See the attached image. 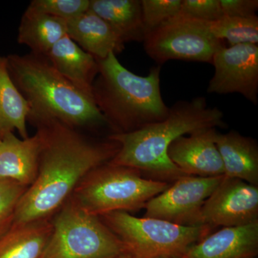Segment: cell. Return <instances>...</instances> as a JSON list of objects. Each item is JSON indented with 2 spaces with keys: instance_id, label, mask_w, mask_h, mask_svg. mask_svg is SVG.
Returning a JSON list of instances; mask_svg holds the SVG:
<instances>
[{
  "instance_id": "cell-8",
  "label": "cell",
  "mask_w": 258,
  "mask_h": 258,
  "mask_svg": "<svg viewBox=\"0 0 258 258\" xmlns=\"http://www.w3.org/2000/svg\"><path fill=\"white\" fill-rule=\"evenodd\" d=\"M144 50L159 66L169 60L210 62L225 42L212 35L208 23L176 15L145 35Z\"/></svg>"
},
{
  "instance_id": "cell-27",
  "label": "cell",
  "mask_w": 258,
  "mask_h": 258,
  "mask_svg": "<svg viewBox=\"0 0 258 258\" xmlns=\"http://www.w3.org/2000/svg\"><path fill=\"white\" fill-rule=\"evenodd\" d=\"M224 16L249 18L255 16L257 0H220Z\"/></svg>"
},
{
  "instance_id": "cell-3",
  "label": "cell",
  "mask_w": 258,
  "mask_h": 258,
  "mask_svg": "<svg viewBox=\"0 0 258 258\" xmlns=\"http://www.w3.org/2000/svg\"><path fill=\"white\" fill-rule=\"evenodd\" d=\"M97 61L92 96L113 134L130 133L166 118L169 107L161 96V66L141 76L125 69L114 53Z\"/></svg>"
},
{
  "instance_id": "cell-12",
  "label": "cell",
  "mask_w": 258,
  "mask_h": 258,
  "mask_svg": "<svg viewBox=\"0 0 258 258\" xmlns=\"http://www.w3.org/2000/svg\"><path fill=\"white\" fill-rule=\"evenodd\" d=\"M217 128L205 129L182 136L171 143L167 155L186 175L212 177L225 175L217 147Z\"/></svg>"
},
{
  "instance_id": "cell-9",
  "label": "cell",
  "mask_w": 258,
  "mask_h": 258,
  "mask_svg": "<svg viewBox=\"0 0 258 258\" xmlns=\"http://www.w3.org/2000/svg\"><path fill=\"white\" fill-rule=\"evenodd\" d=\"M224 176H180L146 204L145 217L183 226H201L204 203Z\"/></svg>"
},
{
  "instance_id": "cell-30",
  "label": "cell",
  "mask_w": 258,
  "mask_h": 258,
  "mask_svg": "<svg viewBox=\"0 0 258 258\" xmlns=\"http://www.w3.org/2000/svg\"><path fill=\"white\" fill-rule=\"evenodd\" d=\"M0 142H1V139H0Z\"/></svg>"
},
{
  "instance_id": "cell-18",
  "label": "cell",
  "mask_w": 258,
  "mask_h": 258,
  "mask_svg": "<svg viewBox=\"0 0 258 258\" xmlns=\"http://www.w3.org/2000/svg\"><path fill=\"white\" fill-rule=\"evenodd\" d=\"M88 10L104 20L125 44L144 42L141 0H90Z\"/></svg>"
},
{
  "instance_id": "cell-15",
  "label": "cell",
  "mask_w": 258,
  "mask_h": 258,
  "mask_svg": "<svg viewBox=\"0 0 258 258\" xmlns=\"http://www.w3.org/2000/svg\"><path fill=\"white\" fill-rule=\"evenodd\" d=\"M45 56L61 76L93 98V85L98 74V61L93 55L66 35Z\"/></svg>"
},
{
  "instance_id": "cell-23",
  "label": "cell",
  "mask_w": 258,
  "mask_h": 258,
  "mask_svg": "<svg viewBox=\"0 0 258 258\" xmlns=\"http://www.w3.org/2000/svg\"><path fill=\"white\" fill-rule=\"evenodd\" d=\"M182 0H141L145 35L179 14Z\"/></svg>"
},
{
  "instance_id": "cell-19",
  "label": "cell",
  "mask_w": 258,
  "mask_h": 258,
  "mask_svg": "<svg viewBox=\"0 0 258 258\" xmlns=\"http://www.w3.org/2000/svg\"><path fill=\"white\" fill-rule=\"evenodd\" d=\"M52 231L50 218L12 226L0 238V258H43Z\"/></svg>"
},
{
  "instance_id": "cell-11",
  "label": "cell",
  "mask_w": 258,
  "mask_h": 258,
  "mask_svg": "<svg viewBox=\"0 0 258 258\" xmlns=\"http://www.w3.org/2000/svg\"><path fill=\"white\" fill-rule=\"evenodd\" d=\"M201 222L211 229L258 222V186L224 176L204 203Z\"/></svg>"
},
{
  "instance_id": "cell-2",
  "label": "cell",
  "mask_w": 258,
  "mask_h": 258,
  "mask_svg": "<svg viewBox=\"0 0 258 258\" xmlns=\"http://www.w3.org/2000/svg\"><path fill=\"white\" fill-rule=\"evenodd\" d=\"M224 114L217 107L208 106L205 97L180 101L169 108L161 121L126 134H112L108 138L120 148L110 161L147 173L159 181H175L186 175L169 159L167 150L176 139L205 129L225 125Z\"/></svg>"
},
{
  "instance_id": "cell-10",
  "label": "cell",
  "mask_w": 258,
  "mask_h": 258,
  "mask_svg": "<svg viewBox=\"0 0 258 258\" xmlns=\"http://www.w3.org/2000/svg\"><path fill=\"white\" fill-rule=\"evenodd\" d=\"M212 64L215 74L209 82L208 93H240L255 106L257 104V45L222 47L215 52Z\"/></svg>"
},
{
  "instance_id": "cell-26",
  "label": "cell",
  "mask_w": 258,
  "mask_h": 258,
  "mask_svg": "<svg viewBox=\"0 0 258 258\" xmlns=\"http://www.w3.org/2000/svg\"><path fill=\"white\" fill-rule=\"evenodd\" d=\"M177 15L206 23L217 21L224 16L220 0H182Z\"/></svg>"
},
{
  "instance_id": "cell-25",
  "label": "cell",
  "mask_w": 258,
  "mask_h": 258,
  "mask_svg": "<svg viewBox=\"0 0 258 258\" xmlns=\"http://www.w3.org/2000/svg\"><path fill=\"white\" fill-rule=\"evenodd\" d=\"M90 0H32L29 7L68 22L89 10Z\"/></svg>"
},
{
  "instance_id": "cell-7",
  "label": "cell",
  "mask_w": 258,
  "mask_h": 258,
  "mask_svg": "<svg viewBox=\"0 0 258 258\" xmlns=\"http://www.w3.org/2000/svg\"><path fill=\"white\" fill-rule=\"evenodd\" d=\"M52 222L43 258H115L127 252L99 217L83 211L70 200Z\"/></svg>"
},
{
  "instance_id": "cell-4",
  "label": "cell",
  "mask_w": 258,
  "mask_h": 258,
  "mask_svg": "<svg viewBox=\"0 0 258 258\" xmlns=\"http://www.w3.org/2000/svg\"><path fill=\"white\" fill-rule=\"evenodd\" d=\"M13 82L28 101V118L51 117L75 128L108 126L91 96L61 76L46 56H6Z\"/></svg>"
},
{
  "instance_id": "cell-16",
  "label": "cell",
  "mask_w": 258,
  "mask_h": 258,
  "mask_svg": "<svg viewBox=\"0 0 258 258\" xmlns=\"http://www.w3.org/2000/svg\"><path fill=\"white\" fill-rule=\"evenodd\" d=\"M67 35L96 60L111 53H120L125 43L113 29L99 16L88 10L67 22Z\"/></svg>"
},
{
  "instance_id": "cell-24",
  "label": "cell",
  "mask_w": 258,
  "mask_h": 258,
  "mask_svg": "<svg viewBox=\"0 0 258 258\" xmlns=\"http://www.w3.org/2000/svg\"><path fill=\"white\" fill-rule=\"evenodd\" d=\"M28 188L12 180H0V238L13 226L17 206Z\"/></svg>"
},
{
  "instance_id": "cell-21",
  "label": "cell",
  "mask_w": 258,
  "mask_h": 258,
  "mask_svg": "<svg viewBox=\"0 0 258 258\" xmlns=\"http://www.w3.org/2000/svg\"><path fill=\"white\" fill-rule=\"evenodd\" d=\"M29 112L28 101L10 76L6 56L0 55V139L15 130L22 139L28 138Z\"/></svg>"
},
{
  "instance_id": "cell-13",
  "label": "cell",
  "mask_w": 258,
  "mask_h": 258,
  "mask_svg": "<svg viewBox=\"0 0 258 258\" xmlns=\"http://www.w3.org/2000/svg\"><path fill=\"white\" fill-rule=\"evenodd\" d=\"M258 252V222L222 227L193 244L186 258H255Z\"/></svg>"
},
{
  "instance_id": "cell-1",
  "label": "cell",
  "mask_w": 258,
  "mask_h": 258,
  "mask_svg": "<svg viewBox=\"0 0 258 258\" xmlns=\"http://www.w3.org/2000/svg\"><path fill=\"white\" fill-rule=\"evenodd\" d=\"M28 121L41 136L42 149L36 179L19 201L13 226L50 218L71 198L81 180L110 162L120 148L108 137L97 140L51 117Z\"/></svg>"
},
{
  "instance_id": "cell-17",
  "label": "cell",
  "mask_w": 258,
  "mask_h": 258,
  "mask_svg": "<svg viewBox=\"0 0 258 258\" xmlns=\"http://www.w3.org/2000/svg\"><path fill=\"white\" fill-rule=\"evenodd\" d=\"M216 144L225 175L258 186V147L253 139L235 131L217 133Z\"/></svg>"
},
{
  "instance_id": "cell-20",
  "label": "cell",
  "mask_w": 258,
  "mask_h": 258,
  "mask_svg": "<svg viewBox=\"0 0 258 258\" xmlns=\"http://www.w3.org/2000/svg\"><path fill=\"white\" fill-rule=\"evenodd\" d=\"M67 35V22L28 7L18 28V42L32 53L46 55Z\"/></svg>"
},
{
  "instance_id": "cell-6",
  "label": "cell",
  "mask_w": 258,
  "mask_h": 258,
  "mask_svg": "<svg viewBox=\"0 0 258 258\" xmlns=\"http://www.w3.org/2000/svg\"><path fill=\"white\" fill-rule=\"evenodd\" d=\"M99 217L121 241L126 252L137 258L184 255L211 230L206 225H179L160 219L134 217L126 212Z\"/></svg>"
},
{
  "instance_id": "cell-5",
  "label": "cell",
  "mask_w": 258,
  "mask_h": 258,
  "mask_svg": "<svg viewBox=\"0 0 258 258\" xmlns=\"http://www.w3.org/2000/svg\"><path fill=\"white\" fill-rule=\"evenodd\" d=\"M165 181L146 179L137 169L98 166L85 176L69 199L83 211L101 217L113 212L135 211L169 186Z\"/></svg>"
},
{
  "instance_id": "cell-28",
  "label": "cell",
  "mask_w": 258,
  "mask_h": 258,
  "mask_svg": "<svg viewBox=\"0 0 258 258\" xmlns=\"http://www.w3.org/2000/svg\"><path fill=\"white\" fill-rule=\"evenodd\" d=\"M115 258H137V257H135V256H134L133 254L128 253V252H126V253L121 254V255L118 256V257H115Z\"/></svg>"
},
{
  "instance_id": "cell-22",
  "label": "cell",
  "mask_w": 258,
  "mask_h": 258,
  "mask_svg": "<svg viewBox=\"0 0 258 258\" xmlns=\"http://www.w3.org/2000/svg\"><path fill=\"white\" fill-rule=\"evenodd\" d=\"M212 35L218 40L227 42L229 47L242 44L258 43V17L235 18L223 16L217 21L208 23Z\"/></svg>"
},
{
  "instance_id": "cell-29",
  "label": "cell",
  "mask_w": 258,
  "mask_h": 258,
  "mask_svg": "<svg viewBox=\"0 0 258 258\" xmlns=\"http://www.w3.org/2000/svg\"><path fill=\"white\" fill-rule=\"evenodd\" d=\"M158 258H186L183 256H166V257H161Z\"/></svg>"
},
{
  "instance_id": "cell-14",
  "label": "cell",
  "mask_w": 258,
  "mask_h": 258,
  "mask_svg": "<svg viewBox=\"0 0 258 258\" xmlns=\"http://www.w3.org/2000/svg\"><path fill=\"white\" fill-rule=\"evenodd\" d=\"M41 149L39 132L27 139H19L13 132L5 134L0 142V180L29 187L36 179Z\"/></svg>"
}]
</instances>
